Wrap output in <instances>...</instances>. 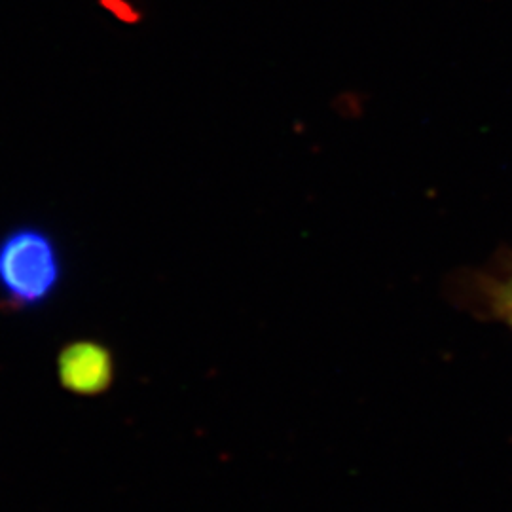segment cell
<instances>
[{"label": "cell", "mask_w": 512, "mask_h": 512, "mask_svg": "<svg viewBox=\"0 0 512 512\" xmlns=\"http://www.w3.org/2000/svg\"><path fill=\"white\" fill-rule=\"evenodd\" d=\"M463 294L471 310L512 330V253L465 277Z\"/></svg>", "instance_id": "cell-3"}, {"label": "cell", "mask_w": 512, "mask_h": 512, "mask_svg": "<svg viewBox=\"0 0 512 512\" xmlns=\"http://www.w3.org/2000/svg\"><path fill=\"white\" fill-rule=\"evenodd\" d=\"M65 277L54 236L37 224H21L0 238V298L12 311L44 308Z\"/></svg>", "instance_id": "cell-1"}, {"label": "cell", "mask_w": 512, "mask_h": 512, "mask_svg": "<svg viewBox=\"0 0 512 512\" xmlns=\"http://www.w3.org/2000/svg\"><path fill=\"white\" fill-rule=\"evenodd\" d=\"M116 361L107 344L93 338L67 342L57 353V380L78 397H97L109 391Z\"/></svg>", "instance_id": "cell-2"}]
</instances>
